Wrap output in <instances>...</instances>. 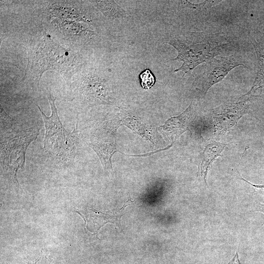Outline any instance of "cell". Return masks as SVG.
Wrapping results in <instances>:
<instances>
[{
  "mask_svg": "<svg viewBox=\"0 0 264 264\" xmlns=\"http://www.w3.org/2000/svg\"><path fill=\"white\" fill-rule=\"evenodd\" d=\"M164 43L177 51V56L171 60L182 62L174 71H183L182 77L199 65L223 53L231 45L229 39L222 32H186L169 37Z\"/></svg>",
  "mask_w": 264,
  "mask_h": 264,
  "instance_id": "obj_1",
  "label": "cell"
},
{
  "mask_svg": "<svg viewBox=\"0 0 264 264\" xmlns=\"http://www.w3.org/2000/svg\"><path fill=\"white\" fill-rule=\"evenodd\" d=\"M39 134V129L16 125L0 106V166L3 174L17 186V172L24 169L28 147Z\"/></svg>",
  "mask_w": 264,
  "mask_h": 264,
  "instance_id": "obj_2",
  "label": "cell"
},
{
  "mask_svg": "<svg viewBox=\"0 0 264 264\" xmlns=\"http://www.w3.org/2000/svg\"><path fill=\"white\" fill-rule=\"evenodd\" d=\"M27 50L28 62L22 80L37 88L45 71L54 70L66 75L73 65L72 55L46 34L32 41Z\"/></svg>",
  "mask_w": 264,
  "mask_h": 264,
  "instance_id": "obj_3",
  "label": "cell"
},
{
  "mask_svg": "<svg viewBox=\"0 0 264 264\" xmlns=\"http://www.w3.org/2000/svg\"><path fill=\"white\" fill-rule=\"evenodd\" d=\"M51 109V115L46 116L37 105L43 117L45 127L43 149L49 157L62 162L73 160L79 141L78 119L73 131H67L61 123L55 106L56 98L51 96L50 91L46 94Z\"/></svg>",
  "mask_w": 264,
  "mask_h": 264,
  "instance_id": "obj_4",
  "label": "cell"
},
{
  "mask_svg": "<svg viewBox=\"0 0 264 264\" xmlns=\"http://www.w3.org/2000/svg\"><path fill=\"white\" fill-rule=\"evenodd\" d=\"M73 92L75 99L83 106L113 103L109 78L96 69L87 70L80 77L74 84Z\"/></svg>",
  "mask_w": 264,
  "mask_h": 264,
  "instance_id": "obj_5",
  "label": "cell"
},
{
  "mask_svg": "<svg viewBox=\"0 0 264 264\" xmlns=\"http://www.w3.org/2000/svg\"><path fill=\"white\" fill-rule=\"evenodd\" d=\"M240 66H245L242 58L236 54L215 57L206 62L193 83L196 96L203 98L213 85L221 81L231 70Z\"/></svg>",
  "mask_w": 264,
  "mask_h": 264,
  "instance_id": "obj_6",
  "label": "cell"
},
{
  "mask_svg": "<svg viewBox=\"0 0 264 264\" xmlns=\"http://www.w3.org/2000/svg\"><path fill=\"white\" fill-rule=\"evenodd\" d=\"M253 95L248 92L237 99L228 100L210 110L209 115L215 134L221 135L237 123L249 110L248 101Z\"/></svg>",
  "mask_w": 264,
  "mask_h": 264,
  "instance_id": "obj_7",
  "label": "cell"
},
{
  "mask_svg": "<svg viewBox=\"0 0 264 264\" xmlns=\"http://www.w3.org/2000/svg\"><path fill=\"white\" fill-rule=\"evenodd\" d=\"M115 128L111 122L98 124L92 131L87 142L88 146L98 155L105 170L112 171L111 158L117 152Z\"/></svg>",
  "mask_w": 264,
  "mask_h": 264,
  "instance_id": "obj_8",
  "label": "cell"
},
{
  "mask_svg": "<svg viewBox=\"0 0 264 264\" xmlns=\"http://www.w3.org/2000/svg\"><path fill=\"white\" fill-rule=\"evenodd\" d=\"M196 116V106L192 101L181 114L169 119L162 129L172 140H176L183 132L189 130L190 124Z\"/></svg>",
  "mask_w": 264,
  "mask_h": 264,
  "instance_id": "obj_9",
  "label": "cell"
},
{
  "mask_svg": "<svg viewBox=\"0 0 264 264\" xmlns=\"http://www.w3.org/2000/svg\"><path fill=\"white\" fill-rule=\"evenodd\" d=\"M226 145L225 143L212 141L206 146L202 154L197 158V176H200L206 185H207L208 173L212 163L218 157L221 156V154Z\"/></svg>",
  "mask_w": 264,
  "mask_h": 264,
  "instance_id": "obj_10",
  "label": "cell"
},
{
  "mask_svg": "<svg viewBox=\"0 0 264 264\" xmlns=\"http://www.w3.org/2000/svg\"><path fill=\"white\" fill-rule=\"evenodd\" d=\"M76 211L82 217L86 223L91 221L92 223L95 224L96 226V234L101 227L109 222L111 223L116 222L117 225L121 228L120 224L121 216L117 217L115 216H111L109 214L97 211V210L93 208L77 210Z\"/></svg>",
  "mask_w": 264,
  "mask_h": 264,
  "instance_id": "obj_11",
  "label": "cell"
},
{
  "mask_svg": "<svg viewBox=\"0 0 264 264\" xmlns=\"http://www.w3.org/2000/svg\"><path fill=\"white\" fill-rule=\"evenodd\" d=\"M257 59V72L252 86L248 93L252 94L258 88L264 89V41L257 42L249 34Z\"/></svg>",
  "mask_w": 264,
  "mask_h": 264,
  "instance_id": "obj_12",
  "label": "cell"
},
{
  "mask_svg": "<svg viewBox=\"0 0 264 264\" xmlns=\"http://www.w3.org/2000/svg\"><path fill=\"white\" fill-rule=\"evenodd\" d=\"M91 2L109 19H120L126 17L125 11L114 0H93Z\"/></svg>",
  "mask_w": 264,
  "mask_h": 264,
  "instance_id": "obj_13",
  "label": "cell"
},
{
  "mask_svg": "<svg viewBox=\"0 0 264 264\" xmlns=\"http://www.w3.org/2000/svg\"><path fill=\"white\" fill-rule=\"evenodd\" d=\"M139 78L142 88L144 89H149L154 84L155 78L154 76L149 69H146L142 71Z\"/></svg>",
  "mask_w": 264,
  "mask_h": 264,
  "instance_id": "obj_14",
  "label": "cell"
},
{
  "mask_svg": "<svg viewBox=\"0 0 264 264\" xmlns=\"http://www.w3.org/2000/svg\"><path fill=\"white\" fill-rule=\"evenodd\" d=\"M238 178L243 180L244 181L247 182V183L251 185L252 187H253L254 188L253 192L254 193L264 195V184H253L251 182L245 179L244 178L242 177L240 175H239V176L238 177Z\"/></svg>",
  "mask_w": 264,
  "mask_h": 264,
  "instance_id": "obj_15",
  "label": "cell"
},
{
  "mask_svg": "<svg viewBox=\"0 0 264 264\" xmlns=\"http://www.w3.org/2000/svg\"><path fill=\"white\" fill-rule=\"evenodd\" d=\"M50 261L47 258L45 253L42 254L36 261L33 262H28L26 264H50Z\"/></svg>",
  "mask_w": 264,
  "mask_h": 264,
  "instance_id": "obj_16",
  "label": "cell"
},
{
  "mask_svg": "<svg viewBox=\"0 0 264 264\" xmlns=\"http://www.w3.org/2000/svg\"><path fill=\"white\" fill-rule=\"evenodd\" d=\"M228 264H241L239 259V256L237 251L236 252V253L233 259Z\"/></svg>",
  "mask_w": 264,
  "mask_h": 264,
  "instance_id": "obj_17",
  "label": "cell"
},
{
  "mask_svg": "<svg viewBox=\"0 0 264 264\" xmlns=\"http://www.w3.org/2000/svg\"><path fill=\"white\" fill-rule=\"evenodd\" d=\"M257 211L264 214V202L263 203H260L258 205Z\"/></svg>",
  "mask_w": 264,
  "mask_h": 264,
  "instance_id": "obj_18",
  "label": "cell"
}]
</instances>
